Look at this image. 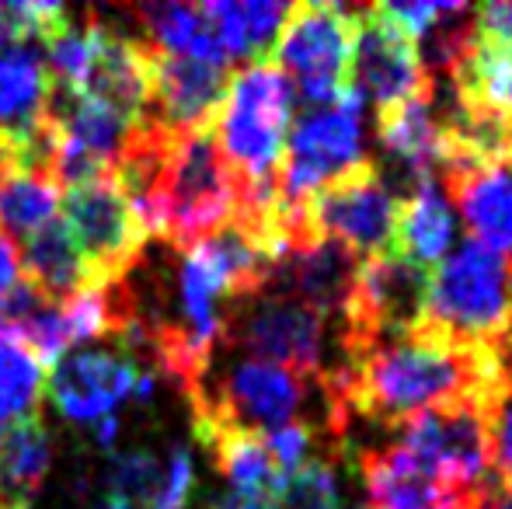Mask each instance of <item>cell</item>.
<instances>
[{
	"instance_id": "1",
	"label": "cell",
	"mask_w": 512,
	"mask_h": 509,
	"mask_svg": "<svg viewBox=\"0 0 512 509\" xmlns=\"http://www.w3.org/2000/svg\"><path fill=\"white\" fill-rule=\"evenodd\" d=\"M328 426L342 440L349 415L401 426L422 408L481 401L499 412L509 391V367L499 353L450 339L436 325H415L380 339L356 360L324 374Z\"/></svg>"
},
{
	"instance_id": "2",
	"label": "cell",
	"mask_w": 512,
	"mask_h": 509,
	"mask_svg": "<svg viewBox=\"0 0 512 509\" xmlns=\"http://www.w3.org/2000/svg\"><path fill=\"white\" fill-rule=\"evenodd\" d=\"M293 84L272 56L234 70L216 109L213 140L237 185H255L279 175V157L290 133Z\"/></svg>"
},
{
	"instance_id": "3",
	"label": "cell",
	"mask_w": 512,
	"mask_h": 509,
	"mask_svg": "<svg viewBox=\"0 0 512 509\" xmlns=\"http://www.w3.org/2000/svg\"><path fill=\"white\" fill-rule=\"evenodd\" d=\"M192 405V429L196 440L216 429H248V433H265V429H283L297 422L307 398V381L290 370L265 360H244L216 370L213 363L203 370L196 384L185 391Z\"/></svg>"
},
{
	"instance_id": "4",
	"label": "cell",
	"mask_w": 512,
	"mask_h": 509,
	"mask_svg": "<svg viewBox=\"0 0 512 509\" xmlns=\"http://www.w3.org/2000/svg\"><path fill=\"white\" fill-rule=\"evenodd\" d=\"M356 11L342 4H290L272 60L310 105H335L352 88Z\"/></svg>"
},
{
	"instance_id": "5",
	"label": "cell",
	"mask_w": 512,
	"mask_h": 509,
	"mask_svg": "<svg viewBox=\"0 0 512 509\" xmlns=\"http://www.w3.org/2000/svg\"><path fill=\"white\" fill-rule=\"evenodd\" d=\"M223 346L248 349L251 360L276 363L307 384L324 381V314L286 293H255L227 304L223 311Z\"/></svg>"
},
{
	"instance_id": "6",
	"label": "cell",
	"mask_w": 512,
	"mask_h": 509,
	"mask_svg": "<svg viewBox=\"0 0 512 509\" xmlns=\"http://www.w3.org/2000/svg\"><path fill=\"white\" fill-rule=\"evenodd\" d=\"M492 422L495 412L481 401L422 408L398 426L401 447L436 482L464 492H485L492 489Z\"/></svg>"
},
{
	"instance_id": "7",
	"label": "cell",
	"mask_w": 512,
	"mask_h": 509,
	"mask_svg": "<svg viewBox=\"0 0 512 509\" xmlns=\"http://www.w3.org/2000/svg\"><path fill=\"white\" fill-rule=\"evenodd\" d=\"M60 206L67 217L63 224L84 258L91 286H112L126 279L147 252L150 234L143 231L115 175L70 185L63 189Z\"/></svg>"
},
{
	"instance_id": "8",
	"label": "cell",
	"mask_w": 512,
	"mask_h": 509,
	"mask_svg": "<svg viewBox=\"0 0 512 509\" xmlns=\"http://www.w3.org/2000/svg\"><path fill=\"white\" fill-rule=\"evenodd\" d=\"M425 283H429V272L394 252L359 258L352 290L338 311L345 360H356L380 339L415 325L422 318Z\"/></svg>"
},
{
	"instance_id": "9",
	"label": "cell",
	"mask_w": 512,
	"mask_h": 509,
	"mask_svg": "<svg viewBox=\"0 0 512 509\" xmlns=\"http://www.w3.org/2000/svg\"><path fill=\"white\" fill-rule=\"evenodd\" d=\"M304 213L317 238L335 241L356 258L394 252V199L370 157H359L310 192Z\"/></svg>"
},
{
	"instance_id": "10",
	"label": "cell",
	"mask_w": 512,
	"mask_h": 509,
	"mask_svg": "<svg viewBox=\"0 0 512 509\" xmlns=\"http://www.w3.org/2000/svg\"><path fill=\"white\" fill-rule=\"evenodd\" d=\"M352 88L373 98L377 109L401 102H432V74L422 60L418 39L384 11L370 4L356 11V46H352Z\"/></svg>"
},
{
	"instance_id": "11",
	"label": "cell",
	"mask_w": 512,
	"mask_h": 509,
	"mask_svg": "<svg viewBox=\"0 0 512 509\" xmlns=\"http://www.w3.org/2000/svg\"><path fill=\"white\" fill-rule=\"evenodd\" d=\"M359 109H363V95L349 88L335 102V109L307 112L290 129V140L279 157V199L283 203H307L310 192L363 157L359 154Z\"/></svg>"
},
{
	"instance_id": "12",
	"label": "cell",
	"mask_w": 512,
	"mask_h": 509,
	"mask_svg": "<svg viewBox=\"0 0 512 509\" xmlns=\"http://www.w3.org/2000/svg\"><path fill=\"white\" fill-rule=\"evenodd\" d=\"M436 164L443 168V185L464 217L471 241L512 258V168L481 161L446 126Z\"/></svg>"
},
{
	"instance_id": "13",
	"label": "cell",
	"mask_w": 512,
	"mask_h": 509,
	"mask_svg": "<svg viewBox=\"0 0 512 509\" xmlns=\"http://www.w3.org/2000/svg\"><path fill=\"white\" fill-rule=\"evenodd\" d=\"M140 370L122 349H70L46 370V394L63 419L98 426L133 398Z\"/></svg>"
},
{
	"instance_id": "14",
	"label": "cell",
	"mask_w": 512,
	"mask_h": 509,
	"mask_svg": "<svg viewBox=\"0 0 512 509\" xmlns=\"http://www.w3.org/2000/svg\"><path fill=\"white\" fill-rule=\"evenodd\" d=\"M230 81V67L175 56L150 46V105L147 123L171 133H189L213 123Z\"/></svg>"
},
{
	"instance_id": "15",
	"label": "cell",
	"mask_w": 512,
	"mask_h": 509,
	"mask_svg": "<svg viewBox=\"0 0 512 509\" xmlns=\"http://www.w3.org/2000/svg\"><path fill=\"white\" fill-rule=\"evenodd\" d=\"M91 60L77 95L115 109L133 123H147L150 105V42L129 39L98 14H88Z\"/></svg>"
},
{
	"instance_id": "16",
	"label": "cell",
	"mask_w": 512,
	"mask_h": 509,
	"mask_svg": "<svg viewBox=\"0 0 512 509\" xmlns=\"http://www.w3.org/2000/svg\"><path fill=\"white\" fill-rule=\"evenodd\" d=\"M359 471L370 492V509H481L492 496V489L464 492L436 482L401 443L384 450H363Z\"/></svg>"
},
{
	"instance_id": "17",
	"label": "cell",
	"mask_w": 512,
	"mask_h": 509,
	"mask_svg": "<svg viewBox=\"0 0 512 509\" xmlns=\"http://www.w3.org/2000/svg\"><path fill=\"white\" fill-rule=\"evenodd\" d=\"M196 489L189 450L171 447L157 454L150 447H133L115 454L108 468V492L129 509H185Z\"/></svg>"
},
{
	"instance_id": "18",
	"label": "cell",
	"mask_w": 512,
	"mask_h": 509,
	"mask_svg": "<svg viewBox=\"0 0 512 509\" xmlns=\"http://www.w3.org/2000/svg\"><path fill=\"white\" fill-rule=\"evenodd\" d=\"M359 258L345 252L335 241H317L310 248H297V252H286L272 265L269 279H265L262 290L269 293H286V297H297L300 304L314 307L317 314H338L352 290V279H356Z\"/></svg>"
},
{
	"instance_id": "19",
	"label": "cell",
	"mask_w": 512,
	"mask_h": 509,
	"mask_svg": "<svg viewBox=\"0 0 512 509\" xmlns=\"http://www.w3.org/2000/svg\"><path fill=\"white\" fill-rule=\"evenodd\" d=\"M453 241V220L432 178H418L405 199H394V255L418 269H436Z\"/></svg>"
},
{
	"instance_id": "20",
	"label": "cell",
	"mask_w": 512,
	"mask_h": 509,
	"mask_svg": "<svg viewBox=\"0 0 512 509\" xmlns=\"http://www.w3.org/2000/svg\"><path fill=\"white\" fill-rule=\"evenodd\" d=\"M53 468V436L39 412L7 422L0 433V499L18 509H32Z\"/></svg>"
},
{
	"instance_id": "21",
	"label": "cell",
	"mask_w": 512,
	"mask_h": 509,
	"mask_svg": "<svg viewBox=\"0 0 512 509\" xmlns=\"http://www.w3.org/2000/svg\"><path fill=\"white\" fill-rule=\"evenodd\" d=\"M199 443L213 454L220 475L234 485L237 496L265 499L276 503L286 492V478L279 475L272 450L262 433H248V429H216V433L199 436Z\"/></svg>"
},
{
	"instance_id": "22",
	"label": "cell",
	"mask_w": 512,
	"mask_h": 509,
	"mask_svg": "<svg viewBox=\"0 0 512 509\" xmlns=\"http://www.w3.org/2000/svg\"><path fill=\"white\" fill-rule=\"evenodd\" d=\"M21 276L35 286L46 300L53 304H67L81 290L91 286V276L84 269V258L77 252L74 238H70L67 224L53 220L32 238H25L21 248Z\"/></svg>"
},
{
	"instance_id": "23",
	"label": "cell",
	"mask_w": 512,
	"mask_h": 509,
	"mask_svg": "<svg viewBox=\"0 0 512 509\" xmlns=\"http://www.w3.org/2000/svg\"><path fill=\"white\" fill-rule=\"evenodd\" d=\"M429 105L432 102H401L377 109L380 143L415 171V182L432 178V168L439 161V140H443V123L432 119Z\"/></svg>"
},
{
	"instance_id": "24",
	"label": "cell",
	"mask_w": 512,
	"mask_h": 509,
	"mask_svg": "<svg viewBox=\"0 0 512 509\" xmlns=\"http://www.w3.org/2000/svg\"><path fill=\"white\" fill-rule=\"evenodd\" d=\"M60 182L46 171L11 168L0 178V234L4 238H32L53 224L60 210Z\"/></svg>"
},
{
	"instance_id": "25",
	"label": "cell",
	"mask_w": 512,
	"mask_h": 509,
	"mask_svg": "<svg viewBox=\"0 0 512 509\" xmlns=\"http://www.w3.org/2000/svg\"><path fill=\"white\" fill-rule=\"evenodd\" d=\"M49 98L46 63L32 49L0 53V129L21 133L42 116Z\"/></svg>"
},
{
	"instance_id": "26",
	"label": "cell",
	"mask_w": 512,
	"mask_h": 509,
	"mask_svg": "<svg viewBox=\"0 0 512 509\" xmlns=\"http://www.w3.org/2000/svg\"><path fill=\"white\" fill-rule=\"evenodd\" d=\"M46 394V367L21 342L11 325L0 321V422L39 412Z\"/></svg>"
},
{
	"instance_id": "27",
	"label": "cell",
	"mask_w": 512,
	"mask_h": 509,
	"mask_svg": "<svg viewBox=\"0 0 512 509\" xmlns=\"http://www.w3.org/2000/svg\"><path fill=\"white\" fill-rule=\"evenodd\" d=\"M279 509H338L335 471L324 457H307L286 482Z\"/></svg>"
},
{
	"instance_id": "28",
	"label": "cell",
	"mask_w": 512,
	"mask_h": 509,
	"mask_svg": "<svg viewBox=\"0 0 512 509\" xmlns=\"http://www.w3.org/2000/svg\"><path fill=\"white\" fill-rule=\"evenodd\" d=\"M471 49L492 60H512V4L478 7L471 25Z\"/></svg>"
},
{
	"instance_id": "29",
	"label": "cell",
	"mask_w": 512,
	"mask_h": 509,
	"mask_svg": "<svg viewBox=\"0 0 512 509\" xmlns=\"http://www.w3.org/2000/svg\"><path fill=\"white\" fill-rule=\"evenodd\" d=\"M265 443H269L272 461H276L279 475L290 482V475L307 461L310 447H314V429H310L307 422H290V426L276 429Z\"/></svg>"
},
{
	"instance_id": "30",
	"label": "cell",
	"mask_w": 512,
	"mask_h": 509,
	"mask_svg": "<svg viewBox=\"0 0 512 509\" xmlns=\"http://www.w3.org/2000/svg\"><path fill=\"white\" fill-rule=\"evenodd\" d=\"M506 367H509V391L492 422V471L499 475L502 492L512 499V356L506 360Z\"/></svg>"
},
{
	"instance_id": "31",
	"label": "cell",
	"mask_w": 512,
	"mask_h": 509,
	"mask_svg": "<svg viewBox=\"0 0 512 509\" xmlns=\"http://www.w3.org/2000/svg\"><path fill=\"white\" fill-rule=\"evenodd\" d=\"M18 279H21V255L11 238L0 234V300L18 286Z\"/></svg>"
},
{
	"instance_id": "32",
	"label": "cell",
	"mask_w": 512,
	"mask_h": 509,
	"mask_svg": "<svg viewBox=\"0 0 512 509\" xmlns=\"http://www.w3.org/2000/svg\"><path fill=\"white\" fill-rule=\"evenodd\" d=\"M213 509H279L276 503H265V499H248V496H237V492H227L213 503Z\"/></svg>"
},
{
	"instance_id": "33",
	"label": "cell",
	"mask_w": 512,
	"mask_h": 509,
	"mask_svg": "<svg viewBox=\"0 0 512 509\" xmlns=\"http://www.w3.org/2000/svg\"><path fill=\"white\" fill-rule=\"evenodd\" d=\"M11 164H14V140H11V133L0 129V178L11 171Z\"/></svg>"
},
{
	"instance_id": "34",
	"label": "cell",
	"mask_w": 512,
	"mask_h": 509,
	"mask_svg": "<svg viewBox=\"0 0 512 509\" xmlns=\"http://www.w3.org/2000/svg\"><path fill=\"white\" fill-rule=\"evenodd\" d=\"M506 164L512 168V119H509V129H506Z\"/></svg>"
},
{
	"instance_id": "35",
	"label": "cell",
	"mask_w": 512,
	"mask_h": 509,
	"mask_svg": "<svg viewBox=\"0 0 512 509\" xmlns=\"http://www.w3.org/2000/svg\"><path fill=\"white\" fill-rule=\"evenodd\" d=\"M98 509H129V506H122V503H115V499H108V503L98 506Z\"/></svg>"
},
{
	"instance_id": "36",
	"label": "cell",
	"mask_w": 512,
	"mask_h": 509,
	"mask_svg": "<svg viewBox=\"0 0 512 509\" xmlns=\"http://www.w3.org/2000/svg\"><path fill=\"white\" fill-rule=\"evenodd\" d=\"M0 509H18V506H11V503H4V499H0Z\"/></svg>"
},
{
	"instance_id": "37",
	"label": "cell",
	"mask_w": 512,
	"mask_h": 509,
	"mask_svg": "<svg viewBox=\"0 0 512 509\" xmlns=\"http://www.w3.org/2000/svg\"><path fill=\"white\" fill-rule=\"evenodd\" d=\"M0 433H4V422H0Z\"/></svg>"
},
{
	"instance_id": "38",
	"label": "cell",
	"mask_w": 512,
	"mask_h": 509,
	"mask_svg": "<svg viewBox=\"0 0 512 509\" xmlns=\"http://www.w3.org/2000/svg\"><path fill=\"white\" fill-rule=\"evenodd\" d=\"M481 509H488V503H485V506H481Z\"/></svg>"
}]
</instances>
